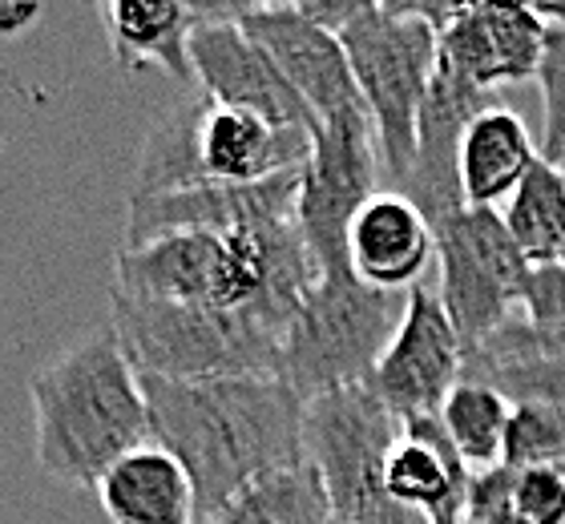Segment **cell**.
<instances>
[{
	"mask_svg": "<svg viewBox=\"0 0 565 524\" xmlns=\"http://www.w3.org/2000/svg\"><path fill=\"white\" fill-rule=\"evenodd\" d=\"M150 440L186 468L199 521L223 513L267 477L307 464V399L279 375H231L174 384L141 375Z\"/></svg>",
	"mask_w": 565,
	"mask_h": 524,
	"instance_id": "6da1fadb",
	"label": "cell"
},
{
	"mask_svg": "<svg viewBox=\"0 0 565 524\" xmlns=\"http://www.w3.org/2000/svg\"><path fill=\"white\" fill-rule=\"evenodd\" d=\"M36 464L70 489H97L121 456L150 443V404L141 372L106 323L29 379Z\"/></svg>",
	"mask_w": 565,
	"mask_h": 524,
	"instance_id": "7a4b0ae2",
	"label": "cell"
},
{
	"mask_svg": "<svg viewBox=\"0 0 565 524\" xmlns=\"http://www.w3.org/2000/svg\"><path fill=\"white\" fill-rule=\"evenodd\" d=\"M404 307L408 295L367 287L352 270L323 275L282 339L275 375L303 399L367 384L401 331Z\"/></svg>",
	"mask_w": 565,
	"mask_h": 524,
	"instance_id": "3957f363",
	"label": "cell"
},
{
	"mask_svg": "<svg viewBox=\"0 0 565 524\" xmlns=\"http://www.w3.org/2000/svg\"><path fill=\"white\" fill-rule=\"evenodd\" d=\"M109 323L118 327L134 367L153 379L199 384L231 375H275L282 335L247 311L138 303L109 295Z\"/></svg>",
	"mask_w": 565,
	"mask_h": 524,
	"instance_id": "277c9868",
	"label": "cell"
},
{
	"mask_svg": "<svg viewBox=\"0 0 565 524\" xmlns=\"http://www.w3.org/2000/svg\"><path fill=\"white\" fill-rule=\"evenodd\" d=\"M340 41L376 129L388 190H396L413 174L416 129L440 61V36L433 24L416 21L396 4H364Z\"/></svg>",
	"mask_w": 565,
	"mask_h": 524,
	"instance_id": "5b68a950",
	"label": "cell"
},
{
	"mask_svg": "<svg viewBox=\"0 0 565 524\" xmlns=\"http://www.w3.org/2000/svg\"><path fill=\"white\" fill-rule=\"evenodd\" d=\"M404 424L367 384L307 399L303 452L328 492L331 516L348 524H428L392 501L384 468Z\"/></svg>",
	"mask_w": 565,
	"mask_h": 524,
	"instance_id": "8992f818",
	"label": "cell"
},
{
	"mask_svg": "<svg viewBox=\"0 0 565 524\" xmlns=\"http://www.w3.org/2000/svg\"><path fill=\"white\" fill-rule=\"evenodd\" d=\"M433 234L440 270L436 291L469 355L521 314V291L533 267L497 210L465 206L436 222Z\"/></svg>",
	"mask_w": 565,
	"mask_h": 524,
	"instance_id": "52a82bcc",
	"label": "cell"
},
{
	"mask_svg": "<svg viewBox=\"0 0 565 524\" xmlns=\"http://www.w3.org/2000/svg\"><path fill=\"white\" fill-rule=\"evenodd\" d=\"M380 174H384V162H380L372 117L348 114L316 126L311 158L299 174L295 226L303 234L319 275L352 270L348 267V231L355 214L384 190Z\"/></svg>",
	"mask_w": 565,
	"mask_h": 524,
	"instance_id": "ba28073f",
	"label": "cell"
},
{
	"mask_svg": "<svg viewBox=\"0 0 565 524\" xmlns=\"http://www.w3.org/2000/svg\"><path fill=\"white\" fill-rule=\"evenodd\" d=\"M460 379H465V343L448 319L440 291L420 282L408 291L401 331L392 335L367 387L388 404L401 424H413L440 416Z\"/></svg>",
	"mask_w": 565,
	"mask_h": 524,
	"instance_id": "9c48e42d",
	"label": "cell"
},
{
	"mask_svg": "<svg viewBox=\"0 0 565 524\" xmlns=\"http://www.w3.org/2000/svg\"><path fill=\"white\" fill-rule=\"evenodd\" d=\"M235 24L275 61L282 82L316 117V126L348 114H367L343 41L311 24L295 4H243Z\"/></svg>",
	"mask_w": 565,
	"mask_h": 524,
	"instance_id": "30bf717a",
	"label": "cell"
},
{
	"mask_svg": "<svg viewBox=\"0 0 565 524\" xmlns=\"http://www.w3.org/2000/svg\"><path fill=\"white\" fill-rule=\"evenodd\" d=\"M303 174V170H299ZM299 174H279L250 186H211L174 190V194H150V199L126 202V246L166 238V234H214L231 238L243 231H263L295 222L299 206Z\"/></svg>",
	"mask_w": 565,
	"mask_h": 524,
	"instance_id": "8fae6325",
	"label": "cell"
},
{
	"mask_svg": "<svg viewBox=\"0 0 565 524\" xmlns=\"http://www.w3.org/2000/svg\"><path fill=\"white\" fill-rule=\"evenodd\" d=\"M190 65H194V89L202 97L259 114L271 126L316 133V117L307 114L299 94L282 82L275 61L235 21H202L190 36Z\"/></svg>",
	"mask_w": 565,
	"mask_h": 524,
	"instance_id": "7c38bea8",
	"label": "cell"
},
{
	"mask_svg": "<svg viewBox=\"0 0 565 524\" xmlns=\"http://www.w3.org/2000/svg\"><path fill=\"white\" fill-rule=\"evenodd\" d=\"M199 97L194 114V165L199 182H226V186H250L279 174H299L311 158V129H282L267 117L231 109L211 97Z\"/></svg>",
	"mask_w": 565,
	"mask_h": 524,
	"instance_id": "4fadbf2b",
	"label": "cell"
},
{
	"mask_svg": "<svg viewBox=\"0 0 565 524\" xmlns=\"http://www.w3.org/2000/svg\"><path fill=\"white\" fill-rule=\"evenodd\" d=\"M493 109V94L477 89L472 82H465L460 73H452L445 61H436V77L428 85L420 109V129H416V162L413 174L404 178L401 194L413 199L424 210V218L445 222L448 214L465 210V194H460L457 178V153L465 129Z\"/></svg>",
	"mask_w": 565,
	"mask_h": 524,
	"instance_id": "5bb4252c",
	"label": "cell"
},
{
	"mask_svg": "<svg viewBox=\"0 0 565 524\" xmlns=\"http://www.w3.org/2000/svg\"><path fill=\"white\" fill-rule=\"evenodd\" d=\"M545 29L530 4H469L440 33V61L477 89L537 82Z\"/></svg>",
	"mask_w": 565,
	"mask_h": 524,
	"instance_id": "9a60e30c",
	"label": "cell"
},
{
	"mask_svg": "<svg viewBox=\"0 0 565 524\" xmlns=\"http://www.w3.org/2000/svg\"><path fill=\"white\" fill-rule=\"evenodd\" d=\"M436 263L433 222L401 190H380L348 231V267L360 282L408 295Z\"/></svg>",
	"mask_w": 565,
	"mask_h": 524,
	"instance_id": "2e32d148",
	"label": "cell"
},
{
	"mask_svg": "<svg viewBox=\"0 0 565 524\" xmlns=\"http://www.w3.org/2000/svg\"><path fill=\"white\" fill-rule=\"evenodd\" d=\"M472 472L448 440L440 416L404 424L384 468V489L401 509L428 524H469Z\"/></svg>",
	"mask_w": 565,
	"mask_h": 524,
	"instance_id": "e0dca14e",
	"label": "cell"
},
{
	"mask_svg": "<svg viewBox=\"0 0 565 524\" xmlns=\"http://www.w3.org/2000/svg\"><path fill=\"white\" fill-rule=\"evenodd\" d=\"M109 524H199L194 480L162 443H141L121 456L97 484Z\"/></svg>",
	"mask_w": 565,
	"mask_h": 524,
	"instance_id": "ac0fdd59",
	"label": "cell"
},
{
	"mask_svg": "<svg viewBox=\"0 0 565 524\" xmlns=\"http://www.w3.org/2000/svg\"><path fill=\"white\" fill-rule=\"evenodd\" d=\"M102 24L114 65L126 73L153 65L178 85H194L190 36L199 29L194 4L178 0H109L102 4Z\"/></svg>",
	"mask_w": 565,
	"mask_h": 524,
	"instance_id": "d6986e66",
	"label": "cell"
},
{
	"mask_svg": "<svg viewBox=\"0 0 565 524\" xmlns=\"http://www.w3.org/2000/svg\"><path fill=\"white\" fill-rule=\"evenodd\" d=\"M542 158V146L533 141L530 126L513 109H484L460 138L457 178L465 206L497 210L501 199H513L533 165Z\"/></svg>",
	"mask_w": 565,
	"mask_h": 524,
	"instance_id": "ffe728a7",
	"label": "cell"
},
{
	"mask_svg": "<svg viewBox=\"0 0 565 524\" xmlns=\"http://www.w3.org/2000/svg\"><path fill=\"white\" fill-rule=\"evenodd\" d=\"M505 226L513 234V243L521 246V255L530 258V267H545L557 263L565 246V174L562 165L537 158L518 194L505 206Z\"/></svg>",
	"mask_w": 565,
	"mask_h": 524,
	"instance_id": "44dd1931",
	"label": "cell"
},
{
	"mask_svg": "<svg viewBox=\"0 0 565 524\" xmlns=\"http://www.w3.org/2000/svg\"><path fill=\"white\" fill-rule=\"evenodd\" d=\"M509 419H513V404L497 387L477 384V379H460L440 411L448 440L469 464V472H489L505 464Z\"/></svg>",
	"mask_w": 565,
	"mask_h": 524,
	"instance_id": "7402d4cb",
	"label": "cell"
},
{
	"mask_svg": "<svg viewBox=\"0 0 565 524\" xmlns=\"http://www.w3.org/2000/svg\"><path fill=\"white\" fill-rule=\"evenodd\" d=\"M331 504L323 492V480L311 464L287 468L279 477H267L263 484L226 504L223 513L202 516L199 524H328Z\"/></svg>",
	"mask_w": 565,
	"mask_h": 524,
	"instance_id": "603a6c76",
	"label": "cell"
},
{
	"mask_svg": "<svg viewBox=\"0 0 565 524\" xmlns=\"http://www.w3.org/2000/svg\"><path fill=\"white\" fill-rule=\"evenodd\" d=\"M505 468L530 472V468H550L565 477V411L554 404H513L505 436Z\"/></svg>",
	"mask_w": 565,
	"mask_h": 524,
	"instance_id": "cb8c5ba5",
	"label": "cell"
},
{
	"mask_svg": "<svg viewBox=\"0 0 565 524\" xmlns=\"http://www.w3.org/2000/svg\"><path fill=\"white\" fill-rule=\"evenodd\" d=\"M537 85H542V109H545L542 158L562 165V158H565V24L550 29V36H545Z\"/></svg>",
	"mask_w": 565,
	"mask_h": 524,
	"instance_id": "d4e9b609",
	"label": "cell"
},
{
	"mask_svg": "<svg viewBox=\"0 0 565 524\" xmlns=\"http://www.w3.org/2000/svg\"><path fill=\"white\" fill-rule=\"evenodd\" d=\"M521 319L537 331H565V267L545 263L533 267L521 291Z\"/></svg>",
	"mask_w": 565,
	"mask_h": 524,
	"instance_id": "484cf974",
	"label": "cell"
},
{
	"mask_svg": "<svg viewBox=\"0 0 565 524\" xmlns=\"http://www.w3.org/2000/svg\"><path fill=\"white\" fill-rule=\"evenodd\" d=\"M513 513L533 524H565V477L550 468H530L513 480Z\"/></svg>",
	"mask_w": 565,
	"mask_h": 524,
	"instance_id": "4316f807",
	"label": "cell"
},
{
	"mask_svg": "<svg viewBox=\"0 0 565 524\" xmlns=\"http://www.w3.org/2000/svg\"><path fill=\"white\" fill-rule=\"evenodd\" d=\"M513 468H489V472H472L469 484V524H489L505 509H513Z\"/></svg>",
	"mask_w": 565,
	"mask_h": 524,
	"instance_id": "83f0119b",
	"label": "cell"
},
{
	"mask_svg": "<svg viewBox=\"0 0 565 524\" xmlns=\"http://www.w3.org/2000/svg\"><path fill=\"white\" fill-rule=\"evenodd\" d=\"M36 21H41L36 4H0V36H21Z\"/></svg>",
	"mask_w": 565,
	"mask_h": 524,
	"instance_id": "f1b7e54d",
	"label": "cell"
},
{
	"mask_svg": "<svg viewBox=\"0 0 565 524\" xmlns=\"http://www.w3.org/2000/svg\"><path fill=\"white\" fill-rule=\"evenodd\" d=\"M489 524H533V521H525V516H521V513H513V509H505V513L493 516V521H489Z\"/></svg>",
	"mask_w": 565,
	"mask_h": 524,
	"instance_id": "f546056e",
	"label": "cell"
},
{
	"mask_svg": "<svg viewBox=\"0 0 565 524\" xmlns=\"http://www.w3.org/2000/svg\"><path fill=\"white\" fill-rule=\"evenodd\" d=\"M328 524H348V521H340V516H331V521Z\"/></svg>",
	"mask_w": 565,
	"mask_h": 524,
	"instance_id": "4dcf8cb0",
	"label": "cell"
},
{
	"mask_svg": "<svg viewBox=\"0 0 565 524\" xmlns=\"http://www.w3.org/2000/svg\"><path fill=\"white\" fill-rule=\"evenodd\" d=\"M557 263H562V267H565V246H562V258H557Z\"/></svg>",
	"mask_w": 565,
	"mask_h": 524,
	"instance_id": "1f68e13d",
	"label": "cell"
},
{
	"mask_svg": "<svg viewBox=\"0 0 565 524\" xmlns=\"http://www.w3.org/2000/svg\"><path fill=\"white\" fill-rule=\"evenodd\" d=\"M562 174H565V158H562Z\"/></svg>",
	"mask_w": 565,
	"mask_h": 524,
	"instance_id": "d6a6232c",
	"label": "cell"
}]
</instances>
